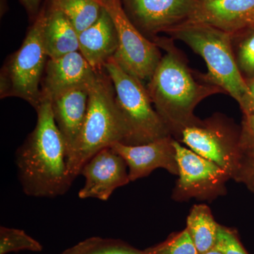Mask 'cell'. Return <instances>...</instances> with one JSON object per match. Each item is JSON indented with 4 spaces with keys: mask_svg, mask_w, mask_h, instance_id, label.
Here are the masks:
<instances>
[{
    "mask_svg": "<svg viewBox=\"0 0 254 254\" xmlns=\"http://www.w3.org/2000/svg\"><path fill=\"white\" fill-rule=\"evenodd\" d=\"M173 143L178 165L177 193L179 197H203L218 192L230 175L175 140Z\"/></svg>",
    "mask_w": 254,
    "mask_h": 254,
    "instance_id": "9",
    "label": "cell"
},
{
    "mask_svg": "<svg viewBox=\"0 0 254 254\" xmlns=\"http://www.w3.org/2000/svg\"><path fill=\"white\" fill-rule=\"evenodd\" d=\"M205 254H223L221 253V252H219L218 250H215V249H213V250L210 251V252H207V253H205Z\"/></svg>",
    "mask_w": 254,
    "mask_h": 254,
    "instance_id": "30",
    "label": "cell"
},
{
    "mask_svg": "<svg viewBox=\"0 0 254 254\" xmlns=\"http://www.w3.org/2000/svg\"><path fill=\"white\" fill-rule=\"evenodd\" d=\"M88 100V87H80L65 92L51 101L55 122L64 143L67 163L86 118Z\"/></svg>",
    "mask_w": 254,
    "mask_h": 254,
    "instance_id": "15",
    "label": "cell"
},
{
    "mask_svg": "<svg viewBox=\"0 0 254 254\" xmlns=\"http://www.w3.org/2000/svg\"><path fill=\"white\" fill-rule=\"evenodd\" d=\"M36 111V127L16 152L18 178L26 195L55 198L64 194L74 180L68 170L66 149L55 122L51 100H41Z\"/></svg>",
    "mask_w": 254,
    "mask_h": 254,
    "instance_id": "1",
    "label": "cell"
},
{
    "mask_svg": "<svg viewBox=\"0 0 254 254\" xmlns=\"http://www.w3.org/2000/svg\"><path fill=\"white\" fill-rule=\"evenodd\" d=\"M254 14V0H196L187 23H202L230 33L245 31Z\"/></svg>",
    "mask_w": 254,
    "mask_h": 254,
    "instance_id": "14",
    "label": "cell"
},
{
    "mask_svg": "<svg viewBox=\"0 0 254 254\" xmlns=\"http://www.w3.org/2000/svg\"><path fill=\"white\" fill-rule=\"evenodd\" d=\"M173 142L170 136L141 145L115 143L111 148L126 162L130 182H133L148 176L158 168L165 169L170 173L178 175Z\"/></svg>",
    "mask_w": 254,
    "mask_h": 254,
    "instance_id": "12",
    "label": "cell"
},
{
    "mask_svg": "<svg viewBox=\"0 0 254 254\" xmlns=\"http://www.w3.org/2000/svg\"><path fill=\"white\" fill-rule=\"evenodd\" d=\"M104 68L113 82L117 106L126 128L124 144H145L171 136L141 80L125 71L113 58Z\"/></svg>",
    "mask_w": 254,
    "mask_h": 254,
    "instance_id": "5",
    "label": "cell"
},
{
    "mask_svg": "<svg viewBox=\"0 0 254 254\" xmlns=\"http://www.w3.org/2000/svg\"><path fill=\"white\" fill-rule=\"evenodd\" d=\"M239 179L245 181L251 189L254 187V159L249 160L243 165Z\"/></svg>",
    "mask_w": 254,
    "mask_h": 254,
    "instance_id": "26",
    "label": "cell"
},
{
    "mask_svg": "<svg viewBox=\"0 0 254 254\" xmlns=\"http://www.w3.org/2000/svg\"><path fill=\"white\" fill-rule=\"evenodd\" d=\"M214 249L223 254H249L235 234L220 225Z\"/></svg>",
    "mask_w": 254,
    "mask_h": 254,
    "instance_id": "25",
    "label": "cell"
},
{
    "mask_svg": "<svg viewBox=\"0 0 254 254\" xmlns=\"http://www.w3.org/2000/svg\"><path fill=\"white\" fill-rule=\"evenodd\" d=\"M43 40L48 58H57L78 51V33L66 15L48 0Z\"/></svg>",
    "mask_w": 254,
    "mask_h": 254,
    "instance_id": "17",
    "label": "cell"
},
{
    "mask_svg": "<svg viewBox=\"0 0 254 254\" xmlns=\"http://www.w3.org/2000/svg\"><path fill=\"white\" fill-rule=\"evenodd\" d=\"M219 227L220 225L215 222L210 208L206 205H194L190 210L186 229L199 254H205L213 250Z\"/></svg>",
    "mask_w": 254,
    "mask_h": 254,
    "instance_id": "18",
    "label": "cell"
},
{
    "mask_svg": "<svg viewBox=\"0 0 254 254\" xmlns=\"http://www.w3.org/2000/svg\"><path fill=\"white\" fill-rule=\"evenodd\" d=\"M20 1L30 14L37 16L39 13L40 6L43 0H20Z\"/></svg>",
    "mask_w": 254,
    "mask_h": 254,
    "instance_id": "28",
    "label": "cell"
},
{
    "mask_svg": "<svg viewBox=\"0 0 254 254\" xmlns=\"http://www.w3.org/2000/svg\"><path fill=\"white\" fill-rule=\"evenodd\" d=\"M239 144L242 155H247L248 160L254 159V108L244 113Z\"/></svg>",
    "mask_w": 254,
    "mask_h": 254,
    "instance_id": "24",
    "label": "cell"
},
{
    "mask_svg": "<svg viewBox=\"0 0 254 254\" xmlns=\"http://www.w3.org/2000/svg\"><path fill=\"white\" fill-rule=\"evenodd\" d=\"M46 16V4L40 10L21 48L10 58L1 76V98L18 97L36 109L41 103L40 86L48 60L43 40Z\"/></svg>",
    "mask_w": 254,
    "mask_h": 254,
    "instance_id": "6",
    "label": "cell"
},
{
    "mask_svg": "<svg viewBox=\"0 0 254 254\" xmlns=\"http://www.w3.org/2000/svg\"><path fill=\"white\" fill-rule=\"evenodd\" d=\"M247 29V34L239 43L236 60L241 72L252 78L254 77V26Z\"/></svg>",
    "mask_w": 254,
    "mask_h": 254,
    "instance_id": "23",
    "label": "cell"
},
{
    "mask_svg": "<svg viewBox=\"0 0 254 254\" xmlns=\"http://www.w3.org/2000/svg\"><path fill=\"white\" fill-rule=\"evenodd\" d=\"M78 51L95 71L104 68L113 58L118 49V36L113 20L104 8L99 18L78 34Z\"/></svg>",
    "mask_w": 254,
    "mask_h": 254,
    "instance_id": "16",
    "label": "cell"
},
{
    "mask_svg": "<svg viewBox=\"0 0 254 254\" xmlns=\"http://www.w3.org/2000/svg\"><path fill=\"white\" fill-rule=\"evenodd\" d=\"M249 94L240 105L243 113H247L254 108V77L249 82Z\"/></svg>",
    "mask_w": 254,
    "mask_h": 254,
    "instance_id": "27",
    "label": "cell"
},
{
    "mask_svg": "<svg viewBox=\"0 0 254 254\" xmlns=\"http://www.w3.org/2000/svg\"><path fill=\"white\" fill-rule=\"evenodd\" d=\"M180 137L190 150L223 169L230 176L240 175L243 163L239 140L224 125L198 121L184 128Z\"/></svg>",
    "mask_w": 254,
    "mask_h": 254,
    "instance_id": "8",
    "label": "cell"
},
{
    "mask_svg": "<svg viewBox=\"0 0 254 254\" xmlns=\"http://www.w3.org/2000/svg\"><path fill=\"white\" fill-rule=\"evenodd\" d=\"M126 162L111 147L91 157L81 168L84 186L78 192L81 199L96 198L108 200L117 189L130 182Z\"/></svg>",
    "mask_w": 254,
    "mask_h": 254,
    "instance_id": "11",
    "label": "cell"
},
{
    "mask_svg": "<svg viewBox=\"0 0 254 254\" xmlns=\"http://www.w3.org/2000/svg\"><path fill=\"white\" fill-rule=\"evenodd\" d=\"M23 250L41 252L43 247L23 230L0 227V254Z\"/></svg>",
    "mask_w": 254,
    "mask_h": 254,
    "instance_id": "21",
    "label": "cell"
},
{
    "mask_svg": "<svg viewBox=\"0 0 254 254\" xmlns=\"http://www.w3.org/2000/svg\"><path fill=\"white\" fill-rule=\"evenodd\" d=\"M252 26H254V14L253 15V16H252V17L251 18V19L250 20V22H249L248 26H247V28H246V29H247V28L250 27H252Z\"/></svg>",
    "mask_w": 254,
    "mask_h": 254,
    "instance_id": "29",
    "label": "cell"
},
{
    "mask_svg": "<svg viewBox=\"0 0 254 254\" xmlns=\"http://www.w3.org/2000/svg\"><path fill=\"white\" fill-rule=\"evenodd\" d=\"M66 15L78 34L99 18L103 6L97 0H52Z\"/></svg>",
    "mask_w": 254,
    "mask_h": 254,
    "instance_id": "19",
    "label": "cell"
},
{
    "mask_svg": "<svg viewBox=\"0 0 254 254\" xmlns=\"http://www.w3.org/2000/svg\"><path fill=\"white\" fill-rule=\"evenodd\" d=\"M167 33L203 58L208 68L203 80L219 87L241 105L249 94V86L234 54L231 34L195 23H183Z\"/></svg>",
    "mask_w": 254,
    "mask_h": 254,
    "instance_id": "4",
    "label": "cell"
},
{
    "mask_svg": "<svg viewBox=\"0 0 254 254\" xmlns=\"http://www.w3.org/2000/svg\"><path fill=\"white\" fill-rule=\"evenodd\" d=\"M97 1L109 14L116 28L118 49L114 60L131 76L149 81L162 58L160 48L136 27L121 0Z\"/></svg>",
    "mask_w": 254,
    "mask_h": 254,
    "instance_id": "7",
    "label": "cell"
},
{
    "mask_svg": "<svg viewBox=\"0 0 254 254\" xmlns=\"http://www.w3.org/2000/svg\"><path fill=\"white\" fill-rule=\"evenodd\" d=\"M145 251L147 254H199L187 229L166 242Z\"/></svg>",
    "mask_w": 254,
    "mask_h": 254,
    "instance_id": "22",
    "label": "cell"
},
{
    "mask_svg": "<svg viewBox=\"0 0 254 254\" xmlns=\"http://www.w3.org/2000/svg\"><path fill=\"white\" fill-rule=\"evenodd\" d=\"M97 71L79 51L60 58H48L42 81L41 100L52 101L73 88L89 87Z\"/></svg>",
    "mask_w": 254,
    "mask_h": 254,
    "instance_id": "13",
    "label": "cell"
},
{
    "mask_svg": "<svg viewBox=\"0 0 254 254\" xmlns=\"http://www.w3.org/2000/svg\"><path fill=\"white\" fill-rule=\"evenodd\" d=\"M252 190H253V191L254 192V187H252Z\"/></svg>",
    "mask_w": 254,
    "mask_h": 254,
    "instance_id": "31",
    "label": "cell"
},
{
    "mask_svg": "<svg viewBox=\"0 0 254 254\" xmlns=\"http://www.w3.org/2000/svg\"><path fill=\"white\" fill-rule=\"evenodd\" d=\"M63 254H147L113 239L91 237L65 251Z\"/></svg>",
    "mask_w": 254,
    "mask_h": 254,
    "instance_id": "20",
    "label": "cell"
},
{
    "mask_svg": "<svg viewBox=\"0 0 254 254\" xmlns=\"http://www.w3.org/2000/svg\"><path fill=\"white\" fill-rule=\"evenodd\" d=\"M127 131L115 100L113 83L105 68L97 71L88 87L86 118L74 151L68 160L73 180L81 168L100 150L115 143H125Z\"/></svg>",
    "mask_w": 254,
    "mask_h": 254,
    "instance_id": "3",
    "label": "cell"
},
{
    "mask_svg": "<svg viewBox=\"0 0 254 254\" xmlns=\"http://www.w3.org/2000/svg\"><path fill=\"white\" fill-rule=\"evenodd\" d=\"M127 14L148 36L170 30L189 21L196 0H121Z\"/></svg>",
    "mask_w": 254,
    "mask_h": 254,
    "instance_id": "10",
    "label": "cell"
},
{
    "mask_svg": "<svg viewBox=\"0 0 254 254\" xmlns=\"http://www.w3.org/2000/svg\"><path fill=\"white\" fill-rule=\"evenodd\" d=\"M152 41L165 50V54L150 78L147 90L171 133L180 135L184 128L199 121L193 112L202 100L224 92L215 85L195 79L173 38L154 37Z\"/></svg>",
    "mask_w": 254,
    "mask_h": 254,
    "instance_id": "2",
    "label": "cell"
}]
</instances>
